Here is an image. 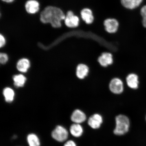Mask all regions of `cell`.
I'll return each mask as SVG.
<instances>
[{
  "mask_svg": "<svg viewBox=\"0 0 146 146\" xmlns=\"http://www.w3.org/2000/svg\"><path fill=\"white\" fill-rule=\"evenodd\" d=\"M106 31L108 32L113 33L117 31L119 26L118 22L114 19H108L104 22Z\"/></svg>",
  "mask_w": 146,
  "mask_h": 146,
  "instance_id": "8",
  "label": "cell"
},
{
  "mask_svg": "<svg viewBox=\"0 0 146 146\" xmlns=\"http://www.w3.org/2000/svg\"><path fill=\"white\" fill-rule=\"evenodd\" d=\"M143 0H121V3L125 8L129 9L136 8L139 6Z\"/></svg>",
  "mask_w": 146,
  "mask_h": 146,
  "instance_id": "13",
  "label": "cell"
},
{
  "mask_svg": "<svg viewBox=\"0 0 146 146\" xmlns=\"http://www.w3.org/2000/svg\"><path fill=\"white\" fill-rule=\"evenodd\" d=\"M2 1L8 3H12L13 1L14 0H2Z\"/></svg>",
  "mask_w": 146,
  "mask_h": 146,
  "instance_id": "24",
  "label": "cell"
},
{
  "mask_svg": "<svg viewBox=\"0 0 146 146\" xmlns=\"http://www.w3.org/2000/svg\"><path fill=\"white\" fill-rule=\"evenodd\" d=\"M13 78L14 85L17 87L23 86L26 80V78L22 74L14 76Z\"/></svg>",
  "mask_w": 146,
  "mask_h": 146,
  "instance_id": "19",
  "label": "cell"
},
{
  "mask_svg": "<svg viewBox=\"0 0 146 146\" xmlns=\"http://www.w3.org/2000/svg\"><path fill=\"white\" fill-rule=\"evenodd\" d=\"M27 141L29 146H40V141L37 135L31 133L27 137Z\"/></svg>",
  "mask_w": 146,
  "mask_h": 146,
  "instance_id": "16",
  "label": "cell"
},
{
  "mask_svg": "<svg viewBox=\"0 0 146 146\" xmlns=\"http://www.w3.org/2000/svg\"><path fill=\"white\" fill-rule=\"evenodd\" d=\"M64 20L66 25L70 28L77 27L79 25V18L75 15L72 11L67 13Z\"/></svg>",
  "mask_w": 146,
  "mask_h": 146,
  "instance_id": "4",
  "label": "cell"
},
{
  "mask_svg": "<svg viewBox=\"0 0 146 146\" xmlns=\"http://www.w3.org/2000/svg\"><path fill=\"white\" fill-rule=\"evenodd\" d=\"M8 58L7 54L4 53L0 54V62L2 64H5L8 61Z\"/></svg>",
  "mask_w": 146,
  "mask_h": 146,
  "instance_id": "21",
  "label": "cell"
},
{
  "mask_svg": "<svg viewBox=\"0 0 146 146\" xmlns=\"http://www.w3.org/2000/svg\"><path fill=\"white\" fill-rule=\"evenodd\" d=\"M98 61L102 66L107 67L113 62L112 54L108 52L103 53L98 58Z\"/></svg>",
  "mask_w": 146,
  "mask_h": 146,
  "instance_id": "9",
  "label": "cell"
},
{
  "mask_svg": "<svg viewBox=\"0 0 146 146\" xmlns=\"http://www.w3.org/2000/svg\"><path fill=\"white\" fill-rule=\"evenodd\" d=\"M27 11L30 14H35L39 9V4L35 0H30L27 2L25 5Z\"/></svg>",
  "mask_w": 146,
  "mask_h": 146,
  "instance_id": "10",
  "label": "cell"
},
{
  "mask_svg": "<svg viewBox=\"0 0 146 146\" xmlns=\"http://www.w3.org/2000/svg\"><path fill=\"white\" fill-rule=\"evenodd\" d=\"M3 94L5 101L8 103H11L13 101L14 96V92L13 90L10 88H6L3 90Z\"/></svg>",
  "mask_w": 146,
  "mask_h": 146,
  "instance_id": "18",
  "label": "cell"
},
{
  "mask_svg": "<svg viewBox=\"0 0 146 146\" xmlns=\"http://www.w3.org/2000/svg\"><path fill=\"white\" fill-rule=\"evenodd\" d=\"M109 88L110 90L114 94H121L123 90V82L119 78H114L110 83Z\"/></svg>",
  "mask_w": 146,
  "mask_h": 146,
  "instance_id": "6",
  "label": "cell"
},
{
  "mask_svg": "<svg viewBox=\"0 0 146 146\" xmlns=\"http://www.w3.org/2000/svg\"><path fill=\"white\" fill-rule=\"evenodd\" d=\"M71 119L74 123L81 124L86 120V115L81 110L76 109L71 115Z\"/></svg>",
  "mask_w": 146,
  "mask_h": 146,
  "instance_id": "7",
  "label": "cell"
},
{
  "mask_svg": "<svg viewBox=\"0 0 146 146\" xmlns=\"http://www.w3.org/2000/svg\"><path fill=\"white\" fill-rule=\"evenodd\" d=\"M103 118L100 114H95L91 116L89 118L88 123L92 129H97L101 126L103 123Z\"/></svg>",
  "mask_w": 146,
  "mask_h": 146,
  "instance_id": "5",
  "label": "cell"
},
{
  "mask_svg": "<svg viewBox=\"0 0 146 146\" xmlns=\"http://www.w3.org/2000/svg\"><path fill=\"white\" fill-rule=\"evenodd\" d=\"M63 146H77L74 141L72 140H68L64 144Z\"/></svg>",
  "mask_w": 146,
  "mask_h": 146,
  "instance_id": "22",
  "label": "cell"
},
{
  "mask_svg": "<svg viewBox=\"0 0 146 146\" xmlns=\"http://www.w3.org/2000/svg\"><path fill=\"white\" fill-rule=\"evenodd\" d=\"M65 16L60 9L48 6L41 12L40 19L43 23H50L53 27L59 28L61 26V21L65 19Z\"/></svg>",
  "mask_w": 146,
  "mask_h": 146,
  "instance_id": "1",
  "label": "cell"
},
{
  "mask_svg": "<svg viewBox=\"0 0 146 146\" xmlns=\"http://www.w3.org/2000/svg\"><path fill=\"white\" fill-rule=\"evenodd\" d=\"M116 127L114 134L118 136L123 135L128 132L130 127V121L128 117L124 115L120 114L115 118Z\"/></svg>",
  "mask_w": 146,
  "mask_h": 146,
  "instance_id": "2",
  "label": "cell"
},
{
  "mask_svg": "<svg viewBox=\"0 0 146 146\" xmlns=\"http://www.w3.org/2000/svg\"><path fill=\"white\" fill-rule=\"evenodd\" d=\"M127 82L128 86L131 88L134 89L138 88V76L136 74H132L129 75L127 78Z\"/></svg>",
  "mask_w": 146,
  "mask_h": 146,
  "instance_id": "14",
  "label": "cell"
},
{
  "mask_svg": "<svg viewBox=\"0 0 146 146\" xmlns=\"http://www.w3.org/2000/svg\"><path fill=\"white\" fill-rule=\"evenodd\" d=\"M81 15L82 19L88 24L92 23L94 21L92 13L90 9H84L81 11Z\"/></svg>",
  "mask_w": 146,
  "mask_h": 146,
  "instance_id": "12",
  "label": "cell"
},
{
  "mask_svg": "<svg viewBox=\"0 0 146 146\" xmlns=\"http://www.w3.org/2000/svg\"><path fill=\"white\" fill-rule=\"evenodd\" d=\"M52 136L56 141L63 142L66 140L68 138V131L63 126L58 125L52 131Z\"/></svg>",
  "mask_w": 146,
  "mask_h": 146,
  "instance_id": "3",
  "label": "cell"
},
{
  "mask_svg": "<svg viewBox=\"0 0 146 146\" xmlns=\"http://www.w3.org/2000/svg\"><path fill=\"white\" fill-rule=\"evenodd\" d=\"M71 134L75 137H79L83 134L84 131L83 127L80 124L74 123L72 124L70 128Z\"/></svg>",
  "mask_w": 146,
  "mask_h": 146,
  "instance_id": "11",
  "label": "cell"
},
{
  "mask_svg": "<svg viewBox=\"0 0 146 146\" xmlns=\"http://www.w3.org/2000/svg\"><path fill=\"white\" fill-rule=\"evenodd\" d=\"M5 40L3 36L1 34L0 35V47H2L5 44Z\"/></svg>",
  "mask_w": 146,
  "mask_h": 146,
  "instance_id": "23",
  "label": "cell"
},
{
  "mask_svg": "<svg viewBox=\"0 0 146 146\" xmlns=\"http://www.w3.org/2000/svg\"><path fill=\"white\" fill-rule=\"evenodd\" d=\"M89 70L88 67L87 65L80 64L78 66L76 69V75L80 79H83L87 75Z\"/></svg>",
  "mask_w": 146,
  "mask_h": 146,
  "instance_id": "15",
  "label": "cell"
},
{
  "mask_svg": "<svg viewBox=\"0 0 146 146\" xmlns=\"http://www.w3.org/2000/svg\"><path fill=\"white\" fill-rule=\"evenodd\" d=\"M140 12L143 18L142 21V24L143 26L146 28V5L142 7Z\"/></svg>",
  "mask_w": 146,
  "mask_h": 146,
  "instance_id": "20",
  "label": "cell"
},
{
  "mask_svg": "<svg viewBox=\"0 0 146 146\" xmlns=\"http://www.w3.org/2000/svg\"><path fill=\"white\" fill-rule=\"evenodd\" d=\"M30 66V62L28 60L26 59L20 60L17 63V67L18 70L21 72H27Z\"/></svg>",
  "mask_w": 146,
  "mask_h": 146,
  "instance_id": "17",
  "label": "cell"
},
{
  "mask_svg": "<svg viewBox=\"0 0 146 146\" xmlns=\"http://www.w3.org/2000/svg\"><path fill=\"white\" fill-rule=\"evenodd\" d=\"M146 120V118H145Z\"/></svg>",
  "mask_w": 146,
  "mask_h": 146,
  "instance_id": "25",
  "label": "cell"
}]
</instances>
